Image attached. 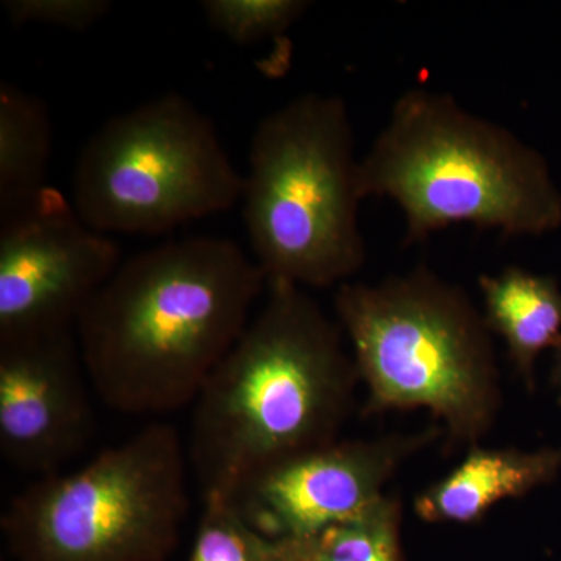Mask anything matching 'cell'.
<instances>
[{
    "instance_id": "1",
    "label": "cell",
    "mask_w": 561,
    "mask_h": 561,
    "mask_svg": "<svg viewBox=\"0 0 561 561\" xmlns=\"http://www.w3.org/2000/svg\"><path fill=\"white\" fill-rule=\"evenodd\" d=\"M264 290L260 265L227 238L176 239L122 261L76 323L92 389L128 415L194 404Z\"/></svg>"
},
{
    "instance_id": "2",
    "label": "cell",
    "mask_w": 561,
    "mask_h": 561,
    "mask_svg": "<svg viewBox=\"0 0 561 561\" xmlns=\"http://www.w3.org/2000/svg\"><path fill=\"white\" fill-rule=\"evenodd\" d=\"M359 382L341 324L302 287L267 280L260 313L194 402L187 457L203 494L339 440Z\"/></svg>"
},
{
    "instance_id": "3",
    "label": "cell",
    "mask_w": 561,
    "mask_h": 561,
    "mask_svg": "<svg viewBox=\"0 0 561 561\" xmlns=\"http://www.w3.org/2000/svg\"><path fill=\"white\" fill-rule=\"evenodd\" d=\"M364 198L401 209L408 245L454 225L534 238L561 227L548 161L518 135L445 92L409 88L360 158Z\"/></svg>"
},
{
    "instance_id": "4",
    "label": "cell",
    "mask_w": 561,
    "mask_h": 561,
    "mask_svg": "<svg viewBox=\"0 0 561 561\" xmlns=\"http://www.w3.org/2000/svg\"><path fill=\"white\" fill-rule=\"evenodd\" d=\"M365 412L427 409L454 442L481 445L502 405L493 334L457 284L419 265L379 283H348L334 297Z\"/></svg>"
},
{
    "instance_id": "5",
    "label": "cell",
    "mask_w": 561,
    "mask_h": 561,
    "mask_svg": "<svg viewBox=\"0 0 561 561\" xmlns=\"http://www.w3.org/2000/svg\"><path fill=\"white\" fill-rule=\"evenodd\" d=\"M364 201L345 99L308 92L260 122L241 202L267 280L302 289L348 283L367 261Z\"/></svg>"
},
{
    "instance_id": "6",
    "label": "cell",
    "mask_w": 561,
    "mask_h": 561,
    "mask_svg": "<svg viewBox=\"0 0 561 561\" xmlns=\"http://www.w3.org/2000/svg\"><path fill=\"white\" fill-rule=\"evenodd\" d=\"M179 432L151 423L70 474L11 500L3 535L18 561H161L190 508Z\"/></svg>"
},
{
    "instance_id": "7",
    "label": "cell",
    "mask_w": 561,
    "mask_h": 561,
    "mask_svg": "<svg viewBox=\"0 0 561 561\" xmlns=\"http://www.w3.org/2000/svg\"><path fill=\"white\" fill-rule=\"evenodd\" d=\"M243 175L209 117L168 92L106 122L84 144L72 205L111 234L160 236L241 202Z\"/></svg>"
},
{
    "instance_id": "8",
    "label": "cell",
    "mask_w": 561,
    "mask_h": 561,
    "mask_svg": "<svg viewBox=\"0 0 561 561\" xmlns=\"http://www.w3.org/2000/svg\"><path fill=\"white\" fill-rule=\"evenodd\" d=\"M443 434L434 424L411 434L335 440L264 465L216 496L271 540L312 542L382 497L402 465Z\"/></svg>"
},
{
    "instance_id": "9",
    "label": "cell",
    "mask_w": 561,
    "mask_h": 561,
    "mask_svg": "<svg viewBox=\"0 0 561 561\" xmlns=\"http://www.w3.org/2000/svg\"><path fill=\"white\" fill-rule=\"evenodd\" d=\"M122 264L121 247L47 187L0 228V342L76 330Z\"/></svg>"
},
{
    "instance_id": "10",
    "label": "cell",
    "mask_w": 561,
    "mask_h": 561,
    "mask_svg": "<svg viewBox=\"0 0 561 561\" xmlns=\"http://www.w3.org/2000/svg\"><path fill=\"white\" fill-rule=\"evenodd\" d=\"M76 330L0 342V453L24 474H57L94 434Z\"/></svg>"
},
{
    "instance_id": "11",
    "label": "cell",
    "mask_w": 561,
    "mask_h": 561,
    "mask_svg": "<svg viewBox=\"0 0 561 561\" xmlns=\"http://www.w3.org/2000/svg\"><path fill=\"white\" fill-rule=\"evenodd\" d=\"M560 471L561 448L470 446L453 471L416 494L413 512L430 524L479 523L494 505L526 496Z\"/></svg>"
},
{
    "instance_id": "12",
    "label": "cell",
    "mask_w": 561,
    "mask_h": 561,
    "mask_svg": "<svg viewBox=\"0 0 561 561\" xmlns=\"http://www.w3.org/2000/svg\"><path fill=\"white\" fill-rule=\"evenodd\" d=\"M483 319L507 346L516 375L535 390V367L542 351L561 339V287L551 276L505 267L478 280Z\"/></svg>"
},
{
    "instance_id": "13",
    "label": "cell",
    "mask_w": 561,
    "mask_h": 561,
    "mask_svg": "<svg viewBox=\"0 0 561 561\" xmlns=\"http://www.w3.org/2000/svg\"><path fill=\"white\" fill-rule=\"evenodd\" d=\"M51 125L36 95L0 84V221L13 219L49 187Z\"/></svg>"
},
{
    "instance_id": "14",
    "label": "cell",
    "mask_w": 561,
    "mask_h": 561,
    "mask_svg": "<svg viewBox=\"0 0 561 561\" xmlns=\"http://www.w3.org/2000/svg\"><path fill=\"white\" fill-rule=\"evenodd\" d=\"M311 542L276 541L249 526L224 497L205 496L190 561H308Z\"/></svg>"
},
{
    "instance_id": "15",
    "label": "cell",
    "mask_w": 561,
    "mask_h": 561,
    "mask_svg": "<svg viewBox=\"0 0 561 561\" xmlns=\"http://www.w3.org/2000/svg\"><path fill=\"white\" fill-rule=\"evenodd\" d=\"M400 497L383 494L311 542L308 561H401Z\"/></svg>"
},
{
    "instance_id": "16",
    "label": "cell",
    "mask_w": 561,
    "mask_h": 561,
    "mask_svg": "<svg viewBox=\"0 0 561 561\" xmlns=\"http://www.w3.org/2000/svg\"><path fill=\"white\" fill-rule=\"evenodd\" d=\"M309 9L305 0H205L202 10L214 31L239 46L275 38Z\"/></svg>"
},
{
    "instance_id": "17",
    "label": "cell",
    "mask_w": 561,
    "mask_h": 561,
    "mask_svg": "<svg viewBox=\"0 0 561 561\" xmlns=\"http://www.w3.org/2000/svg\"><path fill=\"white\" fill-rule=\"evenodd\" d=\"M11 24L50 25L66 31L87 32L111 11L108 0H3Z\"/></svg>"
},
{
    "instance_id": "18",
    "label": "cell",
    "mask_w": 561,
    "mask_h": 561,
    "mask_svg": "<svg viewBox=\"0 0 561 561\" xmlns=\"http://www.w3.org/2000/svg\"><path fill=\"white\" fill-rule=\"evenodd\" d=\"M551 381L553 389L557 391V400L561 405V339L556 346H553V364Z\"/></svg>"
}]
</instances>
